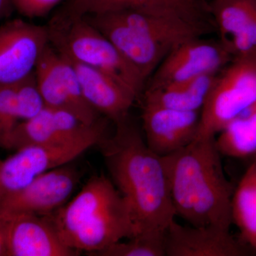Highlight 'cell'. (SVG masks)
I'll list each match as a JSON object with an SVG mask.
<instances>
[{
    "mask_svg": "<svg viewBox=\"0 0 256 256\" xmlns=\"http://www.w3.org/2000/svg\"><path fill=\"white\" fill-rule=\"evenodd\" d=\"M46 26L50 44L60 53L100 70L136 100L140 98L146 79L111 42L85 18H67L55 13Z\"/></svg>",
    "mask_w": 256,
    "mask_h": 256,
    "instance_id": "277c9868",
    "label": "cell"
},
{
    "mask_svg": "<svg viewBox=\"0 0 256 256\" xmlns=\"http://www.w3.org/2000/svg\"><path fill=\"white\" fill-rule=\"evenodd\" d=\"M84 18L111 42L146 80L171 50L124 24L112 13L87 15Z\"/></svg>",
    "mask_w": 256,
    "mask_h": 256,
    "instance_id": "9a60e30c",
    "label": "cell"
},
{
    "mask_svg": "<svg viewBox=\"0 0 256 256\" xmlns=\"http://www.w3.org/2000/svg\"><path fill=\"white\" fill-rule=\"evenodd\" d=\"M124 10L202 22L200 5L197 2L188 0H67L56 14L67 18H84Z\"/></svg>",
    "mask_w": 256,
    "mask_h": 256,
    "instance_id": "e0dca14e",
    "label": "cell"
},
{
    "mask_svg": "<svg viewBox=\"0 0 256 256\" xmlns=\"http://www.w3.org/2000/svg\"><path fill=\"white\" fill-rule=\"evenodd\" d=\"M15 96L20 120L31 119L46 108L34 72L15 84Z\"/></svg>",
    "mask_w": 256,
    "mask_h": 256,
    "instance_id": "603a6c76",
    "label": "cell"
},
{
    "mask_svg": "<svg viewBox=\"0 0 256 256\" xmlns=\"http://www.w3.org/2000/svg\"><path fill=\"white\" fill-rule=\"evenodd\" d=\"M46 107L70 112L88 126L99 120L98 112L86 100L72 64L50 42L34 70Z\"/></svg>",
    "mask_w": 256,
    "mask_h": 256,
    "instance_id": "52a82bcc",
    "label": "cell"
},
{
    "mask_svg": "<svg viewBox=\"0 0 256 256\" xmlns=\"http://www.w3.org/2000/svg\"><path fill=\"white\" fill-rule=\"evenodd\" d=\"M47 216L66 246L90 256L136 235L127 202L104 174L92 176L72 201Z\"/></svg>",
    "mask_w": 256,
    "mask_h": 256,
    "instance_id": "3957f363",
    "label": "cell"
},
{
    "mask_svg": "<svg viewBox=\"0 0 256 256\" xmlns=\"http://www.w3.org/2000/svg\"><path fill=\"white\" fill-rule=\"evenodd\" d=\"M230 53L222 43L192 38L170 50L153 74L148 88L216 74L228 64Z\"/></svg>",
    "mask_w": 256,
    "mask_h": 256,
    "instance_id": "30bf717a",
    "label": "cell"
},
{
    "mask_svg": "<svg viewBox=\"0 0 256 256\" xmlns=\"http://www.w3.org/2000/svg\"><path fill=\"white\" fill-rule=\"evenodd\" d=\"M0 256H6L4 242H3L1 236H0Z\"/></svg>",
    "mask_w": 256,
    "mask_h": 256,
    "instance_id": "4316f807",
    "label": "cell"
},
{
    "mask_svg": "<svg viewBox=\"0 0 256 256\" xmlns=\"http://www.w3.org/2000/svg\"></svg>",
    "mask_w": 256,
    "mask_h": 256,
    "instance_id": "f1b7e54d",
    "label": "cell"
},
{
    "mask_svg": "<svg viewBox=\"0 0 256 256\" xmlns=\"http://www.w3.org/2000/svg\"><path fill=\"white\" fill-rule=\"evenodd\" d=\"M114 124V134L98 146L111 180L130 210L136 235L164 234L176 214L162 158L148 148L129 116Z\"/></svg>",
    "mask_w": 256,
    "mask_h": 256,
    "instance_id": "6da1fadb",
    "label": "cell"
},
{
    "mask_svg": "<svg viewBox=\"0 0 256 256\" xmlns=\"http://www.w3.org/2000/svg\"><path fill=\"white\" fill-rule=\"evenodd\" d=\"M106 129V122L100 121L92 132L73 142L24 146L0 160V202L21 191L40 175L72 162L89 148L98 146L107 136Z\"/></svg>",
    "mask_w": 256,
    "mask_h": 256,
    "instance_id": "8992f818",
    "label": "cell"
},
{
    "mask_svg": "<svg viewBox=\"0 0 256 256\" xmlns=\"http://www.w3.org/2000/svg\"><path fill=\"white\" fill-rule=\"evenodd\" d=\"M64 56L74 67L82 95L92 108L114 124L129 116L136 101L131 94L100 70Z\"/></svg>",
    "mask_w": 256,
    "mask_h": 256,
    "instance_id": "ac0fdd59",
    "label": "cell"
},
{
    "mask_svg": "<svg viewBox=\"0 0 256 256\" xmlns=\"http://www.w3.org/2000/svg\"><path fill=\"white\" fill-rule=\"evenodd\" d=\"M256 102V56H236L216 75L200 111L198 137H216L227 124Z\"/></svg>",
    "mask_w": 256,
    "mask_h": 256,
    "instance_id": "5b68a950",
    "label": "cell"
},
{
    "mask_svg": "<svg viewBox=\"0 0 256 256\" xmlns=\"http://www.w3.org/2000/svg\"><path fill=\"white\" fill-rule=\"evenodd\" d=\"M164 234L144 232L96 252L97 256H165Z\"/></svg>",
    "mask_w": 256,
    "mask_h": 256,
    "instance_id": "7402d4cb",
    "label": "cell"
},
{
    "mask_svg": "<svg viewBox=\"0 0 256 256\" xmlns=\"http://www.w3.org/2000/svg\"><path fill=\"white\" fill-rule=\"evenodd\" d=\"M50 44L48 28L21 18L0 26V88L18 84L34 72Z\"/></svg>",
    "mask_w": 256,
    "mask_h": 256,
    "instance_id": "ba28073f",
    "label": "cell"
},
{
    "mask_svg": "<svg viewBox=\"0 0 256 256\" xmlns=\"http://www.w3.org/2000/svg\"><path fill=\"white\" fill-rule=\"evenodd\" d=\"M70 163L44 173L5 198L0 202V210L44 216L58 210L66 204L80 180V172Z\"/></svg>",
    "mask_w": 256,
    "mask_h": 256,
    "instance_id": "8fae6325",
    "label": "cell"
},
{
    "mask_svg": "<svg viewBox=\"0 0 256 256\" xmlns=\"http://www.w3.org/2000/svg\"><path fill=\"white\" fill-rule=\"evenodd\" d=\"M0 236L6 256H76L60 240L48 216L0 210Z\"/></svg>",
    "mask_w": 256,
    "mask_h": 256,
    "instance_id": "9c48e42d",
    "label": "cell"
},
{
    "mask_svg": "<svg viewBox=\"0 0 256 256\" xmlns=\"http://www.w3.org/2000/svg\"><path fill=\"white\" fill-rule=\"evenodd\" d=\"M62 0H12L20 14L28 18L46 16Z\"/></svg>",
    "mask_w": 256,
    "mask_h": 256,
    "instance_id": "d4e9b609",
    "label": "cell"
},
{
    "mask_svg": "<svg viewBox=\"0 0 256 256\" xmlns=\"http://www.w3.org/2000/svg\"><path fill=\"white\" fill-rule=\"evenodd\" d=\"M216 143L223 156L244 159L256 156V102L222 129Z\"/></svg>",
    "mask_w": 256,
    "mask_h": 256,
    "instance_id": "ffe728a7",
    "label": "cell"
},
{
    "mask_svg": "<svg viewBox=\"0 0 256 256\" xmlns=\"http://www.w3.org/2000/svg\"><path fill=\"white\" fill-rule=\"evenodd\" d=\"M200 111H181L142 105V120L146 146L163 158L182 149L194 140Z\"/></svg>",
    "mask_w": 256,
    "mask_h": 256,
    "instance_id": "4fadbf2b",
    "label": "cell"
},
{
    "mask_svg": "<svg viewBox=\"0 0 256 256\" xmlns=\"http://www.w3.org/2000/svg\"><path fill=\"white\" fill-rule=\"evenodd\" d=\"M18 120L15 85L0 88V148L8 150Z\"/></svg>",
    "mask_w": 256,
    "mask_h": 256,
    "instance_id": "cb8c5ba5",
    "label": "cell"
},
{
    "mask_svg": "<svg viewBox=\"0 0 256 256\" xmlns=\"http://www.w3.org/2000/svg\"><path fill=\"white\" fill-rule=\"evenodd\" d=\"M216 74L174 82L162 86L146 88L143 104L181 111H201L206 100Z\"/></svg>",
    "mask_w": 256,
    "mask_h": 256,
    "instance_id": "d6986e66",
    "label": "cell"
},
{
    "mask_svg": "<svg viewBox=\"0 0 256 256\" xmlns=\"http://www.w3.org/2000/svg\"><path fill=\"white\" fill-rule=\"evenodd\" d=\"M12 6V0H0V20L9 13Z\"/></svg>",
    "mask_w": 256,
    "mask_h": 256,
    "instance_id": "484cf974",
    "label": "cell"
},
{
    "mask_svg": "<svg viewBox=\"0 0 256 256\" xmlns=\"http://www.w3.org/2000/svg\"><path fill=\"white\" fill-rule=\"evenodd\" d=\"M232 214L240 240L256 252V156L234 190Z\"/></svg>",
    "mask_w": 256,
    "mask_h": 256,
    "instance_id": "44dd1931",
    "label": "cell"
},
{
    "mask_svg": "<svg viewBox=\"0 0 256 256\" xmlns=\"http://www.w3.org/2000/svg\"><path fill=\"white\" fill-rule=\"evenodd\" d=\"M164 244L165 256H246L256 252L234 238L230 230L182 226L175 220L165 232Z\"/></svg>",
    "mask_w": 256,
    "mask_h": 256,
    "instance_id": "7c38bea8",
    "label": "cell"
},
{
    "mask_svg": "<svg viewBox=\"0 0 256 256\" xmlns=\"http://www.w3.org/2000/svg\"><path fill=\"white\" fill-rule=\"evenodd\" d=\"M100 121L88 126L70 112L46 107L35 117L18 122L8 150L16 151L28 146L73 142L92 132Z\"/></svg>",
    "mask_w": 256,
    "mask_h": 256,
    "instance_id": "5bb4252c",
    "label": "cell"
},
{
    "mask_svg": "<svg viewBox=\"0 0 256 256\" xmlns=\"http://www.w3.org/2000/svg\"><path fill=\"white\" fill-rule=\"evenodd\" d=\"M220 43L236 56H256V0H214Z\"/></svg>",
    "mask_w": 256,
    "mask_h": 256,
    "instance_id": "2e32d148",
    "label": "cell"
},
{
    "mask_svg": "<svg viewBox=\"0 0 256 256\" xmlns=\"http://www.w3.org/2000/svg\"><path fill=\"white\" fill-rule=\"evenodd\" d=\"M188 1L195 2H196V0H188Z\"/></svg>",
    "mask_w": 256,
    "mask_h": 256,
    "instance_id": "83f0119b",
    "label": "cell"
},
{
    "mask_svg": "<svg viewBox=\"0 0 256 256\" xmlns=\"http://www.w3.org/2000/svg\"><path fill=\"white\" fill-rule=\"evenodd\" d=\"M216 137H198L162 158L175 214L193 226L230 230L234 188L224 172Z\"/></svg>",
    "mask_w": 256,
    "mask_h": 256,
    "instance_id": "7a4b0ae2",
    "label": "cell"
}]
</instances>
